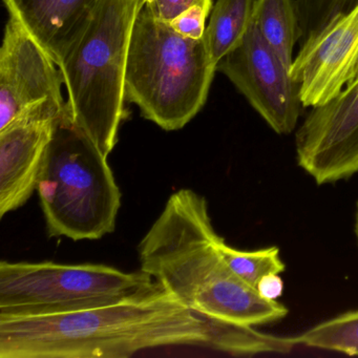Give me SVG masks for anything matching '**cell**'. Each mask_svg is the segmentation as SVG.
Here are the masks:
<instances>
[{"label": "cell", "mask_w": 358, "mask_h": 358, "mask_svg": "<svg viewBox=\"0 0 358 358\" xmlns=\"http://www.w3.org/2000/svg\"><path fill=\"white\" fill-rule=\"evenodd\" d=\"M301 43L322 32L337 16L351 11L358 0H295Z\"/></svg>", "instance_id": "e0dca14e"}, {"label": "cell", "mask_w": 358, "mask_h": 358, "mask_svg": "<svg viewBox=\"0 0 358 358\" xmlns=\"http://www.w3.org/2000/svg\"><path fill=\"white\" fill-rule=\"evenodd\" d=\"M295 148L297 164L317 185L358 173V83L312 108L297 129Z\"/></svg>", "instance_id": "ba28073f"}, {"label": "cell", "mask_w": 358, "mask_h": 358, "mask_svg": "<svg viewBox=\"0 0 358 358\" xmlns=\"http://www.w3.org/2000/svg\"><path fill=\"white\" fill-rule=\"evenodd\" d=\"M64 108L66 103L49 100L0 129V217L24 206L37 189L56 122Z\"/></svg>", "instance_id": "9c48e42d"}, {"label": "cell", "mask_w": 358, "mask_h": 358, "mask_svg": "<svg viewBox=\"0 0 358 358\" xmlns=\"http://www.w3.org/2000/svg\"><path fill=\"white\" fill-rule=\"evenodd\" d=\"M176 345L236 356L291 349L288 337L204 317L160 284L143 294L78 311L0 315V358H127Z\"/></svg>", "instance_id": "6da1fadb"}, {"label": "cell", "mask_w": 358, "mask_h": 358, "mask_svg": "<svg viewBox=\"0 0 358 358\" xmlns=\"http://www.w3.org/2000/svg\"><path fill=\"white\" fill-rule=\"evenodd\" d=\"M208 16L202 8L192 7L182 12L173 22H171V24L183 36L200 39L204 37L205 30H206L205 22Z\"/></svg>", "instance_id": "d6986e66"}, {"label": "cell", "mask_w": 358, "mask_h": 358, "mask_svg": "<svg viewBox=\"0 0 358 358\" xmlns=\"http://www.w3.org/2000/svg\"><path fill=\"white\" fill-rule=\"evenodd\" d=\"M144 6L155 17L166 22H173L189 8H202L209 15L213 7V0H145Z\"/></svg>", "instance_id": "ac0fdd59"}, {"label": "cell", "mask_w": 358, "mask_h": 358, "mask_svg": "<svg viewBox=\"0 0 358 358\" xmlns=\"http://www.w3.org/2000/svg\"><path fill=\"white\" fill-rule=\"evenodd\" d=\"M217 246L230 268L255 288L264 276L280 274L286 269L278 247H266L252 251L240 250L229 246L221 236L217 238Z\"/></svg>", "instance_id": "2e32d148"}, {"label": "cell", "mask_w": 358, "mask_h": 358, "mask_svg": "<svg viewBox=\"0 0 358 358\" xmlns=\"http://www.w3.org/2000/svg\"><path fill=\"white\" fill-rule=\"evenodd\" d=\"M217 72L231 81L272 131L289 135L296 129L303 108L299 85L253 20L240 45L220 60Z\"/></svg>", "instance_id": "52a82bcc"}, {"label": "cell", "mask_w": 358, "mask_h": 358, "mask_svg": "<svg viewBox=\"0 0 358 358\" xmlns=\"http://www.w3.org/2000/svg\"><path fill=\"white\" fill-rule=\"evenodd\" d=\"M358 83V62H357V66H356V69H355V75H354V79H353V80H352L351 83H349V85H352V83Z\"/></svg>", "instance_id": "7402d4cb"}, {"label": "cell", "mask_w": 358, "mask_h": 358, "mask_svg": "<svg viewBox=\"0 0 358 358\" xmlns=\"http://www.w3.org/2000/svg\"><path fill=\"white\" fill-rule=\"evenodd\" d=\"M145 0H102L59 66L72 122L108 158L125 119L134 24Z\"/></svg>", "instance_id": "3957f363"}, {"label": "cell", "mask_w": 358, "mask_h": 358, "mask_svg": "<svg viewBox=\"0 0 358 358\" xmlns=\"http://www.w3.org/2000/svg\"><path fill=\"white\" fill-rule=\"evenodd\" d=\"M37 192L52 238L99 240L116 228L121 192L108 158L71 120L58 117Z\"/></svg>", "instance_id": "5b68a950"}, {"label": "cell", "mask_w": 358, "mask_h": 358, "mask_svg": "<svg viewBox=\"0 0 358 358\" xmlns=\"http://www.w3.org/2000/svg\"><path fill=\"white\" fill-rule=\"evenodd\" d=\"M102 0H3L10 18L62 66Z\"/></svg>", "instance_id": "7c38bea8"}, {"label": "cell", "mask_w": 358, "mask_h": 358, "mask_svg": "<svg viewBox=\"0 0 358 358\" xmlns=\"http://www.w3.org/2000/svg\"><path fill=\"white\" fill-rule=\"evenodd\" d=\"M357 62L358 3L301 43L290 74L299 85L303 108H316L336 97L353 80Z\"/></svg>", "instance_id": "30bf717a"}, {"label": "cell", "mask_w": 358, "mask_h": 358, "mask_svg": "<svg viewBox=\"0 0 358 358\" xmlns=\"http://www.w3.org/2000/svg\"><path fill=\"white\" fill-rule=\"evenodd\" d=\"M257 0H217L204 38L215 64L236 49L252 24Z\"/></svg>", "instance_id": "5bb4252c"}, {"label": "cell", "mask_w": 358, "mask_h": 358, "mask_svg": "<svg viewBox=\"0 0 358 358\" xmlns=\"http://www.w3.org/2000/svg\"><path fill=\"white\" fill-rule=\"evenodd\" d=\"M262 296L270 301H278L284 292V282L280 274H269L264 276L257 287Z\"/></svg>", "instance_id": "ffe728a7"}, {"label": "cell", "mask_w": 358, "mask_h": 358, "mask_svg": "<svg viewBox=\"0 0 358 358\" xmlns=\"http://www.w3.org/2000/svg\"><path fill=\"white\" fill-rule=\"evenodd\" d=\"M158 282L145 272L103 264L3 261L0 315L41 316L118 303L148 292Z\"/></svg>", "instance_id": "8992f818"}, {"label": "cell", "mask_w": 358, "mask_h": 358, "mask_svg": "<svg viewBox=\"0 0 358 358\" xmlns=\"http://www.w3.org/2000/svg\"><path fill=\"white\" fill-rule=\"evenodd\" d=\"M57 64L10 18L0 49V129L45 101L66 103Z\"/></svg>", "instance_id": "8fae6325"}, {"label": "cell", "mask_w": 358, "mask_h": 358, "mask_svg": "<svg viewBox=\"0 0 358 358\" xmlns=\"http://www.w3.org/2000/svg\"><path fill=\"white\" fill-rule=\"evenodd\" d=\"M293 339L296 345L358 355V310L315 324Z\"/></svg>", "instance_id": "9a60e30c"}, {"label": "cell", "mask_w": 358, "mask_h": 358, "mask_svg": "<svg viewBox=\"0 0 358 358\" xmlns=\"http://www.w3.org/2000/svg\"><path fill=\"white\" fill-rule=\"evenodd\" d=\"M204 196L180 189L138 245L142 271L200 315L247 327L272 324L288 309L259 294L226 263Z\"/></svg>", "instance_id": "7a4b0ae2"}, {"label": "cell", "mask_w": 358, "mask_h": 358, "mask_svg": "<svg viewBox=\"0 0 358 358\" xmlns=\"http://www.w3.org/2000/svg\"><path fill=\"white\" fill-rule=\"evenodd\" d=\"M253 22L263 38L291 70L293 50L301 39L295 0H257Z\"/></svg>", "instance_id": "4fadbf2b"}, {"label": "cell", "mask_w": 358, "mask_h": 358, "mask_svg": "<svg viewBox=\"0 0 358 358\" xmlns=\"http://www.w3.org/2000/svg\"><path fill=\"white\" fill-rule=\"evenodd\" d=\"M354 234L356 236V242L358 245V202L356 203L355 221H354Z\"/></svg>", "instance_id": "44dd1931"}, {"label": "cell", "mask_w": 358, "mask_h": 358, "mask_svg": "<svg viewBox=\"0 0 358 358\" xmlns=\"http://www.w3.org/2000/svg\"><path fill=\"white\" fill-rule=\"evenodd\" d=\"M215 72L204 37L183 36L142 8L129 45L125 98L144 118L164 131L183 129L206 103Z\"/></svg>", "instance_id": "277c9868"}]
</instances>
